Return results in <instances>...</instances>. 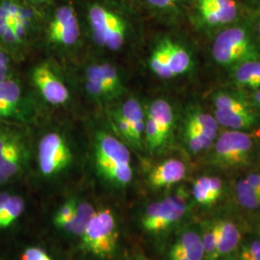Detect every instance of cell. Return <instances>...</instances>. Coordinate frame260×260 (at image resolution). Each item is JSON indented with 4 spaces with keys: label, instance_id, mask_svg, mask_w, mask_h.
<instances>
[{
    "label": "cell",
    "instance_id": "ac0fdd59",
    "mask_svg": "<svg viewBox=\"0 0 260 260\" xmlns=\"http://www.w3.org/2000/svg\"><path fill=\"white\" fill-rule=\"evenodd\" d=\"M167 48L169 65L174 77L184 75L192 66V58L185 48L170 39L164 40Z\"/></svg>",
    "mask_w": 260,
    "mask_h": 260
},
{
    "label": "cell",
    "instance_id": "8992f818",
    "mask_svg": "<svg viewBox=\"0 0 260 260\" xmlns=\"http://www.w3.org/2000/svg\"><path fill=\"white\" fill-rule=\"evenodd\" d=\"M86 249L101 257H108L116 249L118 232L116 221L108 209L95 212L83 235Z\"/></svg>",
    "mask_w": 260,
    "mask_h": 260
},
{
    "label": "cell",
    "instance_id": "7c38bea8",
    "mask_svg": "<svg viewBox=\"0 0 260 260\" xmlns=\"http://www.w3.org/2000/svg\"><path fill=\"white\" fill-rule=\"evenodd\" d=\"M24 114L22 89L11 76L0 82V121L19 120Z\"/></svg>",
    "mask_w": 260,
    "mask_h": 260
},
{
    "label": "cell",
    "instance_id": "83f0119b",
    "mask_svg": "<svg viewBox=\"0 0 260 260\" xmlns=\"http://www.w3.org/2000/svg\"><path fill=\"white\" fill-rule=\"evenodd\" d=\"M215 109L229 111H251L249 104L231 93H219L213 98Z\"/></svg>",
    "mask_w": 260,
    "mask_h": 260
},
{
    "label": "cell",
    "instance_id": "5b68a950",
    "mask_svg": "<svg viewBox=\"0 0 260 260\" xmlns=\"http://www.w3.org/2000/svg\"><path fill=\"white\" fill-rule=\"evenodd\" d=\"M188 195L184 189L178 190L161 202L149 205L142 223L146 231L158 233L177 223L187 212Z\"/></svg>",
    "mask_w": 260,
    "mask_h": 260
},
{
    "label": "cell",
    "instance_id": "7402d4cb",
    "mask_svg": "<svg viewBox=\"0 0 260 260\" xmlns=\"http://www.w3.org/2000/svg\"><path fill=\"white\" fill-rule=\"evenodd\" d=\"M149 68L151 72L160 78L169 79L174 77L169 65L167 48L164 40L160 42L152 51L149 58Z\"/></svg>",
    "mask_w": 260,
    "mask_h": 260
},
{
    "label": "cell",
    "instance_id": "52a82bcc",
    "mask_svg": "<svg viewBox=\"0 0 260 260\" xmlns=\"http://www.w3.org/2000/svg\"><path fill=\"white\" fill-rule=\"evenodd\" d=\"M174 126V111L164 100H156L149 105L146 115L145 138L152 151L162 149L170 139Z\"/></svg>",
    "mask_w": 260,
    "mask_h": 260
},
{
    "label": "cell",
    "instance_id": "f35d334b",
    "mask_svg": "<svg viewBox=\"0 0 260 260\" xmlns=\"http://www.w3.org/2000/svg\"><path fill=\"white\" fill-rule=\"evenodd\" d=\"M30 2L34 3V4H44V3H47L49 0H29Z\"/></svg>",
    "mask_w": 260,
    "mask_h": 260
},
{
    "label": "cell",
    "instance_id": "7a4b0ae2",
    "mask_svg": "<svg viewBox=\"0 0 260 260\" xmlns=\"http://www.w3.org/2000/svg\"><path fill=\"white\" fill-rule=\"evenodd\" d=\"M212 55L218 64L234 67L247 61H260V49L245 28H228L215 39Z\"/></svg>",
    "mask_w": 260,
    "mask_h": 260
},
{
    "label": "cell",
    "instance_id": "ab89813d",
    "mask_svg": "<svg viewBox=\"0 0 260 260\" xmlns=\"http://www.w3.org/2000/svg\"><path fill=\"white\" fill-rule=\"evenodd\" d=\"M223 260H237V258H236V255H234L233 253V254L226 256L225 258H223Z\"/></svg>",
    "mask_w": 260,
    "mask_h": 260
},
{
    "label": "cell",
    "instance_id": "1f68e13d",
    "mask_svg": "<svg viewBox=\"0 0 260 260\" xmlns=\"http://www.w3.org/2000/svg\"><path fill=\"white\" fill-rule=\"evenodd\" d=\"M76 207L77 205L75 204V201H70L66 203L65 205L59 209L58 213L56 214L55 219H54L56 224L59 228H62L66 223L70 222L75 215Z\"/></svg>",
    "mask_w": 260,
    "mask_h": 260
},
{
    "label": "cell",
    "instance_id": "7bdbcfd3",
    "mask_svg": "<svg viewBox=\"0 0 260 260\" xmlns=\"http://www.w3.org/2000/svg\"><path fill=\"white\" fill-rule=\"evenodd\" d=\"M258 30H259V34H260V19H259V23H258Z\"/></svg>",
    "mask_w": 260,
    "mask_h": 260
},
{
    "label": "cell",
    "instance_id": "60d3db41",
    "mask_svg": "<svg viewBox=\"0 0 260 260\" xmlns=\"http://www.w3.org/2000/svg\"><path fill=\"white\" fill-rule=\"evenodd\" d=\"M256 231H257V233H258V236H260V217L258 221H257V223H256Z\"/></svg>",
    "mask_w": 260,
    "mask_h": 260
},
{
    "label": "cell",
    "instance_id": "4316f807",
    "mask_svg": "<svg viewBox=\"0 0 260 260\" xmlns=\"http://www.w3.org/2000/svg\"><path fill=\"white\" fill-rule=\"evenodd\" d=\"M24 209V202L19 197H10L9 200L0 211V229L8 228L18 219Z\"/></svg>",
    "mask_w": 260,
    "mask_h": 260
},
{
    "label": "cell",
    "instance_id": "5bb4252c",
    "mask_svg": "<svg viewBox=\"0 0 260 260\" xmlns=\"http://www.w3.org/2000/svg\"><path fill=\"white\" fill-rule=\"evenodd\" d=\"M185 176V164L178 159H169L149 173V181L153 187L163 188L177 184Z\"/></svg>",
    "mask_w": 260,
    "mask_h": 260
},
{
    "label": "cell",
    "instance_id": "f546056e",
    "mask_svg": "<svg viewBox=\"0 0 260 260\" xmlns=\"http://www.w3.org/2000/svg\"><path fill=\"white\" fill-rule=\"evenodd\" d=\"M22 140L19 132L15 130L0 129V163L19 142Z\"/></svg>",
    "mask_w": 260,
    "mask_h": 260
},
{
    "label": "cell",
    "instance_id": "836d02e7",
    "mask_svg": "<svg viewBox=\"0 0 260 260\" xmlns=\"http://www.w3.org/2000/svg\"><path fill=\"white\" fill-rule=\"evenodd\" d=\"M8 77H10L9 57L0 48V82Z\"/></svg>",
    "mask_w": 260,
    "mask_h": 260
},
{
    "label": "cell",
    "instance_id": "e575fe53",
    "mask_svg": "<svg viewBox=\"0 0 260 260\" xmlns=\"http://www.w3.org/2000/svg\"><path fill=\"white\" fill-rule=\"evenodd\" d=\"M151 6L159 9H167L174 6L178 0H147Z\"/></svg>",
    "mask_w": 260,
    "mask_h": 260
},
{
    "label": "cell",
    "instance_id": "9a60e30c",
    "mask_svg": "<svg viewBox=\"0 0 260 260\" xmlns=\"http://www.w3.org/2000/svg\"><path fill=\"white\" fill-rule=\"evenodd\" d=\"M223 181L217 177H199L193 185L192 194L201 205H212L223 194Z\"/></svg>",
    "mask_w": 260,
    "mask_h": 260
},
{
    "label": "cell",
    "instance_id": "277c9868",
    "mask_svg": "<svg viewBox=\"0 0 260 260\" xmlns=\"http://www.w3.org/2000/svg\"><path fill=\"white\" fill-rule=\"evenodd\" d=\"M89 20L94 41L109 50L121 49L126 36L124 20L117 13L100 4L89 9Z\"/></svg>",
    "mask_w": 260,
    "mask_h": 260
},
{
    "label": "cell",
    "instance_id": "f1b7e54d",
    "mask_svg": "<svg viewBox=\"0 0 260 260\" xmlns=\"http://www.w3.org/2000/svg\"><path fill=\"white\" fill-rule=\"evenodd\" d=\"M100 68V72L103 77V81L110 91L112 95L120 93L121 90V78L116 68L108 63L98 64Z\"/></svg>",
    "mask_w": 260,
    "mask_h": 260
},
{
    "label": "cell",
    "instance_id": "d4e9b609",
    "mask_svg": "<svg viewBox=\"0 0 260 260\" xmlns=\"http://www.w3.org/2000/svg\"><path fill=\"white\" fill-rule=\"evenodd\" d=\"M187 122L193 125L197 129L205 133V135H207L211 139L216 140L218 136L219 123L213 116L207 113L195 112L189 117Z\"/></svg>",
    "mask_w": 260,
    "mask_h": 260
},
{
    "label": "cell",
    "instance_id": "2e32d148",
    "mask_svg": "<svg viewBox=\"0 0 260 260\" xmlns=\"http://www.w3.org/2000/svg\"><path fill=\"white\" fill-rule=\"evenodd\" d=\"M214 118L219 125L231 130L245 131L250 129L256 122L257 119L252 110L251 111H229L215 109Z\"/></svg>",
    "mask_w": 260,
    "mask_h": 260
},
{
    "label": "cell",
    "instance_id": "d6986e66",
    "mask_svg": "<svg viewBox=\"0 0 260 260\" xmlns=\"http://www.w3.org/2000/svg\"><path fill=\"white\" fill-rule=\"evenodd\" d=\"M234 82L246 88L260 89V61H247L233 69Z\"/></svg>",
    "mask_w": 260,
    "mask_h": 260
},
{
    "label": "cell",
    "instance_id": "603a6c76",
    "mask_svg": "<svg viewBox=\"0 0 260 260\" xmlns=\"http://www.w3.org/2000/svg\"><path fill=\"white\" fill-rule=\"evenodd\" d=\"M235 195L242 207L249 210L259 209L260 194L248 183L245 178L237 182L235 186Z\"/></svg>",
    "mask_w": 260,
    "mask_h": 260
},
{
    "label": "cell",
    "instance_id": "6da1fadb",
    "mask_svg": "<svg viewBox=\"0 0 260 260\" xmlns=\"http://www.w3.org/2000/svg\"><path fill=\"white\" fill-rule=\"evenodd\" d=\"M94 156L99 170L112 182L126 185L132 180L129 150L114 136L105 132L98 135Z\"/></svg>",
    "mask_w": 260,
    "mask_h": 260
},
{
    "label": "cell",
    "instance_id": "e0dca14e",
    "mask_svg": "<svg viewBox=\"0 0 260 260\" xmlns=\"http://www.w3.org/2000/svg\"><path fill=\"white\" fill-rule=\"evenodd\" d=\"M172 249L184 254L190 260L205 259L201 231H186L179 236Z\"/></svg>",
    "mask_w": 260,
    "mask_h": 260
},
{
    "label": "cell",
    "instance_id": "74e56055",
    "mask_svg": "<svg viewBox=\"0 0 260 260\" xmlns=\"http://www.w3.org/2000/svg\"><path fill=\"white\" fill-rule=\"evenodd\" d=\"M10 196L6 193H2L0 194V211L2 210V208L4 207L5 204L7 203V201L9 200Z\"/></svg>",
    "mask_w": 260,
    "mask_h": 260
},
{
    "label": "cell",
    "instance_id": "ba28073f",
    "mask_svg": "<svg viewBox=\"0 0 260 260\" xmlns=\"http://www.w3.org/2000/svg\"><path fill=\"white\" fill-rule=\"evenodd\" d=\"M38 159L42 174L51 177L69 166L72 161V151L62 135L50 132L40 141Z\"/></svg>",
    "mask_w": 260,
    "mask_h": 260
},
{
    "label": "cell",
    "instance_id": "b9f144b4",
    "mask_svg": "<svg viewBox=\"0 0 260 260\" xmlns=\"http://www.w3.org/2000/svg\"><path fill=\"white\" fill-rule=\"evenodd\" d=\"M251 260H260V253L257 255V256H255L254 258H252V259Z\"/></svg>",
    "mask_w": 260,
    "mask_h": 260
},
{
    "label": "cell",
    "instance_id": "cb8c5ba5",
    "mask_svg": "<svg viewBox=\"0 0 260 260\" xmlns=\"http://www.w3.org/2000/svg\"><path fill=\"white\" fill-rule=\"evenodd\" d=\"M185 140L188 148L194 153L211 149L215 141L188 122L186 123Z\"/></svg>",
    "mask_w": 260,
    "mask_h": 260
},
{
    "label": "cell",
    "instance_id": "9c48e42d",
    "mask_svg": "<svg viewBox=\"0 0 260 260\" xmlns=\"http://www.w3.org/2000/svg\"><path fill=\"white\" fill-rule=\"evenodd\" d=\"M114 121L121 135L130 143L138 146L145 134L146 115L141 103L130 99L115 112Z\"/></svg>",
    "mask_w": 260,
    "mask_h": 260
},
{
    "label": "cell",
    "instance_id": "d590c367",
    "mask_svg": "<svg viewBox=\"0 0 260 260\" xmlns=\"http://www.w3.org/2000/svg\"><path fill=\"white\" fill-rule=\"evenodd\" d=\"M245 179L258 194H260V172L251 173L248 175Z\"/></svg>",
    "mask_w": 260,
    "mask_h": 260
},
{
    "label": "cell",
    "instance_id": "ffe728a7",
    "mask_svg": "<svg viewBox=\"0 0 260 260\" xmlns=\"http://www.w3.org/2000/svg\"><path fill=\"white\" fill-rule=\"evenodd\" d=\"M94 213L95 212L92 205L83 203L76 207V211L73 219L66 223L62 229L65 230L66 232L82 236Z\"/></svg>",
    "mask_w": 260,
    "mask_h": 260
},
{
    "label": "cell",
    "instance_id": "4fadbf2b",
    "mask_svg": "<svg viewBox=\"0 0 260 260\" xmlns=\"http://www.w3.org/2000/svg\"><path fill=\"white\" fill-rule=\"evenodd\" d=\"M216 260L223 259L233 254L241 244V230L238 224L230 218L216 219Z\"/></svg>",
    "mask_w": 260,
    "mask_h": 260
},
{
    "label": "cell",
    "instance_id": "8d00e7d4",
    "mask_svg": "<svg viewBox=\"0 0 260 260\" xmlns=\"http://www.w3.org/2000/svg\"><path fill=\"white\" fill-rule=\"evenodd\" d=\"M170 258L171 260H190L184 254L178 252V251L172 249L171 252H170Z\"/></svg>",
    "mask_w": 260,
    "mask_h": 260
},
{
    "label": "cell",
    "instance_id": "8fae6325",
    "mask_svg": "<svg viewBox=\"0 0 260 260\" xmlns=\"http://www.w3.org/2000/svg\"><path fill=\"white\" fill-rule=\"evenodd\" d=\"M32 81L41 95L52 105H61L70 99V93L65 84L53 73L51 68L41 64L32 71Z\"/></svg>",
    "mask_w": 260,
    "mask_h": 260
},
{
    "label": "cell",
    "instance_id": "44dd1931",
    "mask_svg": "<svg viewBox=\"0 0 260 260\" xmlns=\"http://www.w3.org/2000/svg\"><path fill=\"white\" fill-rule=\"evenodd\" d=\"M85 86L87 92L95 99L103 100L112 96V93L103 81L98 64L87 68L85 73Z\"/></svg>",
    "mask_w": 260,
    "mask_h": 260
},
{
    "label": "cell",
    "instance_id": "30bf717a",
    "mask_svg": "<svg viewBox=\"0 0 260 260\" xmlns=\"http://www.w3.org/2000/svg\"><path fill=\"white\" fill-rule=\"evenodd\" d=\"M80 36V27L74 8L62 6L56 10L48 26L49 40L58 46H74Z\"/></svg>",
    "mask_w": 260,
    "mask_h": 260
},
{
    "label": "cell",
    "instance_id": "3957f363",
    "mask_svg": "<svg viewBox=\"0 0 260 260\" xmlns=\"http://www.w3.org/2000/svg\"><path fill=\"white\" fill-rule=\"evenodd\" d=\"M254 142L245 131L226 130L217 136L210 162L221 169L239 168L251 161Z\"/></svg>",
    "mask_w": 260,
    "mask_h": 260
},
{
    "label": "cell",
    "instance_id": "484cf974",
    "mask_svg": "<svg viewBox=\"0 0 260 260\" xmlns=\"http://www.w3.org/2000/svg\"><path fill=\"white\" fill-rule=\"evenodd\" d=\"M201 235L205 251V259L216 260L217 250V233L216 219L206 220L201 226Z\"/></svg>",
    "mask_w": 260,
    "mask_h": 260
},
{
    "label": "cell",
    "instance_id": "4dcf8cb0",
    "mask_svg": "<svg viewBox=\"0 0 260 260\" xmlns=\"http://www.w3.org/2000/svg\"><path fill=\"white\" fill-rule=\"evenodd\" d=\"M260 253V236L251 237L244 242L240 247L236 258L237 260H251Z\"/></svg>",
    "mask_w": 260,
    "mask_h": 260
},
{
    "label": "cell",
    "instance_id": "d6a6232c",
    "mask_svg": "<svg viewBox=\"0 0 260 260\" xmlns=\"http://www.w3.org/2000/svg\"><path fill=\"white\" fill-rule=\"evenodd\" d=\"M21 260H52L47 252L39 248H30L24 251Z\"/></svg>",
    "mask_w": 260,
    "mask_h": 260
}]
</instances>
